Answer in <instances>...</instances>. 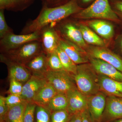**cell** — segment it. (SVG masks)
Segmentation results:
<instances>
[{
  "label": "cell",
  "instance_id": "obj_13",
  "mask_svg": "<svg viewBox=\"0 0 122 122\" xmlns=\"http://www.w3.org/2000/svg\"><path fill=\"white\" fill-rule=\"evenodd\" d=\"M0 58V61L7 66L9 79H14L21 83H25L32 76L30 72L25 66L10 61L1 54Z\"/></svg>",
  "mask_w": 122,
  "mask_h": 122
},
{
  "label": "cell",
  "instance_id": "obj_26",
  "mask_svg": "<svg viewBox=\"0 0 122 122\" xmlns=\"http://www.w3.org/2000/svg\"><path fill=\"white\" fill-rule=\"evenodd\" d=\"M46 57L47 66L49 70L58 71L65 70L56 51L46 55Z\"/></svg>",
  "mask_w": 122,
  "mask_h": 122
},
{
  "label": "cell",
  "instance_id": "obj_41",
  "mask_svg": "<svg viewBox=\"0 0 122 122\" xmlns=\"http://www.w3.org/2000/svg\"><path fill=\"white\" fill-rule=\"evenodd\" d=\"M120 48H121V52L122 54V39L121 40V42H120Z\"/></svg>",
  "mask_w": 122,
  "mask_h": 122
},
{
  "label": "cell",
  "instance_id": "obj_43",
  "mask_svg": "<svg viewBox=\"0 0 122 122\" xmlns=\"http://www.w3.org/2000/svg\"></svg>",
  "mask_w": 122,
  "mask_h": 122
},
{
  "label": "cell",
  "instance_id": "obj_15",
  "mask_svg": "<svg viewBox=\"0 0 122 122\" xmlns=\"http://www.w3.org/2000/svg\"><path fill=\"white\" fill-rule=\"evenodd\" d=\"M66 95L68 102L67 110L71 114L82 112L88 109V97L82 93L77 89L70 91Z\"/></svg>",
  "mask_w": 122,
  "mask_h": 122
},
{
  "label": "cell",
  "instance_id": "obj_14",
  "mask_svg": "<svg viewBox=\"0 0 122 122\" xmlns=\"http://www.w3.org/2000/svg\"><path fill=\"white\" fill-rule=\"evenodd\" d=\"M90 64L97 74L122 81V72L101 59L89 57Z\"/></svg>",
  "mask_w": 122,
  "mask_h": 122
},
{
  "label": "cell",
  "instance_id": "obj_34",
  "mask_svg": "<svg viewBox=\"0 0 122 122\" xmlns=\"http://www.w3.org/2000/svg\"><path fill=\"white\" fill-rule=\"evenodd\" d=\"M9 107L5 102V97L0 96V120H5Z\"/></svg>",
  "mask_w": 122,
  "mask_h": 122
},
{
  "label": "cell",
  "instance_id": "obj_7",
  "mask_svg": "<svg viewBox=\"0 0 122 122\" xmlns=\"http://www.w3.org/2000/svg\"><path fill=\"white\" fill-rule=\"evenodd\" d=\"M40 39L39 30L26 34L16 35L13 32L11 33L0 39L1 53L15 49L30 42L39 41Z\"/></svg>",
  "mask_w": 122,
  "mask_h": 122
},
{
  "label": "cell",
  "instance_id": "obj_22",
  "mask_svg": "<svg viewBox=\"0 0 122 122\" xmlns=\"http://www.w3.org/2000/svg\"><path fill=\"white\" fill-rule=\"evenodd\" d=\"M28 102L9 107L5 119V122H24V113Z\"/></svg>",
  "mask_w": 122,
  "mask_h": 122
},
{
  "label": "cell",
  "instance_id": "obj_4",
  "mask_svg": "<svg viewBox=\"0 0 122 122\" xmlns=\"http://www.w3.org/2000/svg\"><path fill=\"white\" fill-rule=\"evenodd\" d=\"M44 53L39 41L30 42L19 48L1 54L10 61L25 66L33 58Z\"/></svg>",
  "mask_w": 122,
  "mask_h": 122
},
{
  "label": "cell",
  "instance_id": "obj_16",
  "mask_svg": "<svg viewBox=\"0 0 122 122\" xmlns=\"http://www.w3.org/2000/svg\"><path fill=\"white\" fill-rule=\"evenodd\" d=\"M47 83L43 76L33 75L23 85L21 96L28 102H32L36 95Z\"/></svg>",
  "mask_w": 122,
  "mask_h": 122
},
{
  "label": "cell",
  "instance_id": "obj_38",
  "mask_svg": "<svg viewBox=\"0 0 122 122\" xmlns=\"http://www.w3.org/2000/svg\"><path fill=\"white\" fill-rule=\"evenodd\" d=\"M115 6L116 9L122 13V1L116 2Z\"/></svg>",
  "mask_w": 122,
  "mask_h": 122
},
{
  "label": "cell",
  "instance_id": "obj_32",
  "mask_svg": "<svg viewBox=\"0 0 122 122\" xmlns=\"http://www.w3.org/2000/svg\"><path fill=\"white\" fill-rule=\"evenodd\" d=\"M22 83L14 79H10V87L9 93L12 94L21 95L23 89Z\"/></svg>",
  "mask_w": 122,
  "mask_h": 122
},
{
  "label": "cell",
  "instance_id": "obj_36",
  "mask_svg": "<svg viewBox=\"0 0 122 122\" xmlns=\"http://www.w3.org/2000/svg\"><path fill=\"white\" fill-rule=\"evenodd\" d=\"M82 112L72 114L68 122H81Z\"/></svg>",
  "mask_w": 122,
  "mask_h": 122
},
{
  "label": "cell",
  "instance_id": "obj_23",
  "mask_svg": "<svg viewBox=\"0 0 122 122\" xmlns=\"http://www.w3.org/2000/svg\"><path fill=\"white\" fill-rule=\"evenodd\" d=\"M68 99L65 94L57 93L51 99L46 108L50 113L54 111L67 109Z\"/></svg>",
  "mask_w": 122,
  "mask_h": 122
},
{
  "label": "cell",
  "instance_id": "obj_42",
  "mask_svg": "<svg viewBox=\"0 0 122 122\" xmlns=\"http://www.w3.org/2000/svg\"><path fill=\"white\" fill-rule=\"evenodd\" d=\"M0 122H5V120H0Z\"/></svg>",
  "mask_w": 122,
  "mask_h": 122
},
{
  "label": "cell",
  "instance_id": "obj_33",
  "mask_svg": "<svg viewBox=\"0 0 122 122\" xmlns=\"http://www.w3.org/2000/svg\"><path fill=\"white\" fill-rule=\"evenodd\" d=\"M42 3V6L53 8L61 6L68 3L71 0H40Z\"/></svg>",
  "mask_w": 122,
  "mask_h": 122
},
{
  "label": "cell",
  "instance_id": "obj_2",
  "mask_svg": "<svg viewBox=\"0 0 122 122\" xmlns=\"http://www.w3.org/2000/svg\"><path fill=\"white\" fill-rule=\"evenodd\" d=\"M73 76L78 89L85 96H91L100 91L98 74L90 63L77 65L76 73Z\"/></svg>",
  "mask_w": 122,
  "mask_h": 122
},
{
  "label": "cell",
  "instance_id": "obj_21",
  "mask_svg": "<svg viewBox=\"0 0 122 122\" xmlns=\"http://www.w3.org/2000/svg\"><path fill=\"white\" fill-rule=\"evenodd\" d=\"M81 30L83 39L86 42L97 46L105 47L104 41L96 33L92 30L88 26L81 24H77Z\"/></svg>",
  "mask_w": 122,
  "mask_h": 122
},
{
  "label": "cell",
  "instance_id": "obj_5",
  "mask_svg": "<svg viewBox=\"0 0 122 122\" xmlns=\"http://www.w3.org/2000/svg\"><path fill=\"white\" fill-rule=\"evenodd\" d=\"M43 76L57 93L66 94L71 90L77 89L73 75L65 70L58 71L49 70Z\"/></svg>",
  "mask_w": 122,
  "mask_h": 122
},
{
  "label": "cell",
  "instance_id": "obj_9",
  "mask_svg": "<svg viewBox=\"0 0 122 122\" xmlns=\"http://www.w3.org/2000/svg\"><path fill=\"white\" fill-rule=\"evenodd\" d=\"M89 57L97 58L112 65L122 72V59L106 46H91L87 52Z\"/></svg>",
  "mask_w": 122,
  "mask_h": 122
},
{
  "label": "cell",
  "instance_id": "obj_6",
  "mask_svg": "<svg viewBox=\"0 0 122 122\" xmlns=\"http://www.w3.org/2000/svg\"><path fill=\"white\" fill-rule=\"evenodd\" d=\"M65 19L53 24L61 38L66 39L84 48L86 44L77 24Z\"/></svg>",
  "mask_w": 122,
  "mask_h": 122
},
{
  "label": "cell",
  "instance_id": "obj_39",
  "mask_svg": "<svg viewBox=\"0 0 122 122\" xmlns=\"http://www.w3.org/2000/svg\"><path fill=\"white\" fill-rule=\"evenodd\" d=\"M111 122H122V118L114 120V121Z\"/></svg>",
  "mask_w": 122,
  "mask_h": 122
},
{
  "label": "cell",
  "instance_id": "obj_29",
  "mask_svg": "<svg viewBox=\"0 0 122 122\" xmlns=\"http://www.w3.org/2000/svg\"><path fill=\"white\" fill-rule=\"evenodd\" d=\"M4 10H0V38L2 39L9 34L13 33V30L8 25L4 14Z\"/></svg>",
  "mask_w": 122,
  "mask_h": 122
},
{
  "label": "cell",
  "instance_id": "obj_20",
  "mask_svg": "<svg viewBox=\"0 0 122 122\" xmlns=\"http://www.w3.org/2000/svg\"><path fill=\"white\" fill-rule=\"evenodd\" d=\"M57 93L52 86L47 82L36 95L32 102L37 106L46 107Z\"/></svg>",
  "mask_w": 122,
  "mask_h": 122
},
{
  "label": "cell",
  "instance_id": "obj_1",
  "mask_svg": "<svg viewBox=\"0 0 122 122\" xmlns=\"http://www.w3.org/2000/svg\"><path fill=\"white\" fill-rule=\"evenodd\" d=\"M81 10L77 0H71L65 4L53 8L42 6L37 17L26 24L20 34H29L38 31L45 26L74 15Z\"/></svg>",
  "mask_w": 122,
  "mask_h": 122
},
{
  "label": "cell",
  "instance_id": "obj_30",
  "mask_svg": "<svg viewBox=\"0 0 122 122\" xmlns=\"http://www.w3.org/2000/svg\"><path fill=\"white\" fill-rule=\"evenodd\" d=\"M36 106L32 102L28 103L24 113V122H34V113Z\"/></svg>",
  "mask_w": 122,
  "mask_h": 122
},
{
  "label": "cell",
  "instance_id": "obj_18",
  "mask_svg": "<svg viewBox=\"0 0 122 122\" xmlns=\"http://www.w3.org/2000/svg\"><path fill=\"white\" fill-rule=\"evenodd\" d=\"M87 26L93 29L99 36L109 40L113 37L114 30L111 23L105 20H95L86 22Z\"/></svg>",
  "mask_w": 122,
  "mask_h": 122
},
{
  "label": "cell",
  "instance_id": "obj_8",
  "mask_svg": "<svg viewBox=\"0 0 122 122\" xmlns=\"http://www.w3.org/2000/svg\"><path fill=\"white\" fill-rule=\"evenodd\" d=\"M39 31V41L41 44L43 52L48 55L55 52L59 46L61 38L53 24L45 26Z\"/></svg>",
  "mask_w": 122,
  "mask_h": 122
},
{
  "label": "cell",
  "instance_id": "obj_40",
  "mask_svg": "<svg viewBox=\"0 0 122 122\" xmlns=\"http://www.w3.org/2000/svg\"><path fill=\"white\" fill-rule=\"evenodd\" d=\"M82 0V2H85V3H86V2H90L92 0Z\"/></svg>",
  "mask_w": 122,
  "mask_h": 122
},
{
  "label": "cell",
  "instance_id": "obj_10",
  "mask_svg": "<svg viewBox=\"0 0 122 122\" xmlns=\"http://www.w3.org/2000/svg\"><path fill=\"white\" fill-rule=\"evenodd\" d=\"M107 96L100 91L87 97L88 110L94 122H100L106 106Z\"/></svg>",
  "mask_w": 122,
  "mask_h": 122
},
{
  "label": "cell",
  "instance_id": "obj_24",
  "mask_svg": "<svg viewBox=\"0 0 122 122\" xmlns=\"http://www.w3.org/2000/svg\"><path fill=\"white\" fill-rule=\"evenodd\" d=\"M56 52L59 56L64 70L71 74H75L77 71V65L59 46Z\"/></svg>",
  "mask_w": 122,
  "mask_h": 122
},
{
  "label": "cell",
  "instance_id": "obj_3",
  "mask_svg": "<svg viewBox=\"0 0 122 122\" xmlns=\"http://www.w3.org/2000/svg\"><path fill=\"white\" fill-rule=\"evenodd\" d=\"M71 16L78 19L96 18L114 21L119 20L117 15L112 9L108 0H96L86 8Z\"/></svg>",
  "mask_w": 122,
  "mask_h": 122
},
{
  "label": "cell",
  "instance_id": "obj_35",
  "mask_svg": "<svg viewBox=\"0 0 122 122\" xmlns=\"http://www.w3.org/2000/svg\"><path fill=\"white\" fill-rule=\"evenodd\" d=\"M81 122H94L88 109L82 112Z\"/></svg>",
  "mask_w": 122,
  "mask_h": 122
},
{
  "label": "cell",
  "instance_id": "obj_31",
  "mask_svg": "<svg viewBox=\"0 0 122 122\" xmlns=\"http://www.w3.org/2000/svg\"><path fill=\"white\" fill-rule=\"evenodd\" d=\"M5 102L9 108L28 102L24 99L21 95L12 94H10L9 95L5 97Z\"/></svg>",
  "mask_w": 122,
  "mask_h": 122
},
{
  "label": "cell",
  "instance_id": "obj_27",
  "mask_svg": "<svg viewBox=\"0 0 122 122\" xmlns=\"http://www.w3.org/2000/svg\"><path fill=\"white\" fill-rule=\"evenodd\" d=\"M72 114L67 109L53 112L51 113V122H68Z\"/></svg>",
  "mask_w": 122,
  "mask_h": 122
},
{
  "label": "cell",
  "instance_id": "obj_19",
  "mask_svg": "<svg viewBox=\"0 0 122 122\" xmlns=\"http://www.w3.org/2000/svg\"><path fill=\"white\" fill-rule=\"evenodd\" d=\"M33 75L43 76L49 71L46 55L44 53L34 57L25 66Z\"/></svg>",
  "mask_w": 122,
  "mask_h": 122
},
{
  "label": "cell",
  "instance_id": "obj_11",
  "mask_svg": "<svg viewBox=\"0 0 122 122\" xmlns=\"http://www.w3.org/2000/svg\"><path fill=\"white\" fill-rule=\"evenodd\" d=\"M122 118V98L107 96L100 122H111Z\"/></svg>",
  "mask_w": 122,
  "mask_h": 122
},
{
  "label": "cell",
  "instance_id": "obj_25",
  "mask_svg": "<svg viewBox=\"0 0 122 122\" xmlns=\"http://www.w3.org/2000/svg\"><path fill=\"white\" fill-rule=\"evenodd\" d=\"M35 0H9L6 10L13 12L24 11L31 5Z\"/></svg>",
  "mask_w": 122,
  "mask_h": 122
},
{
  "label": "cell",
  "instance_id": "obj_12",
  "mask_svg": "<svg viewBox=\"0 0 122 122\" xmlns=\"http://www.w3.org/2000/svg\"><path fill=\"white\" fill-rule=\"evenodd\" d=\"M59 46L76 65L89 62V57L87 52L76 44L61 38Z\"/></svg>",
  "mask_w": 122,
  "mask_h": 122
},
{
  "label": "cell",
  "instance_id": "obj_28",
  "mask_svg": "<svg viewBox=\"0 0 122 122\" xmlns=\"http://www.w3.org/2000/svg\"><path fill=\"white\" fill-rule=\"evenodd\" d=\"M35 112L36 122H51L50 112L46 107L37 106Z\"/></svg>",
  "mask_w": 122,
  "mask_h": 122
},
{
  "label": "cell",
  "instance_id": "obj_17",
  "mask_svg": "<svg viewBox=\"0 0 122 122\" xmlns=\"http://www.w3.org/2000/svg\"><path fill=\"white\" fill-rule=\"evenodd\" d=\"M98 76L100 91L107 96L122 98V81L112 79L102 75L98 74Z\"/></svg>",
  "mask_w": 122,
  "mask_h": 122
},
{
  "label": "cell",
  "instance_id": "obj_37",
  "mask_svg": "<svg viewBox=\"0 0 122 122\" xmlns=\"http://www.w3.org/2000/svg\"><path fill=\"white\" fill-rule=\"evenodd\" d=\"M9 3V0H0V10H6Z\"/></svg>",
  "mask_w": 122,
  "mask_h": 122
}]
</instances>
